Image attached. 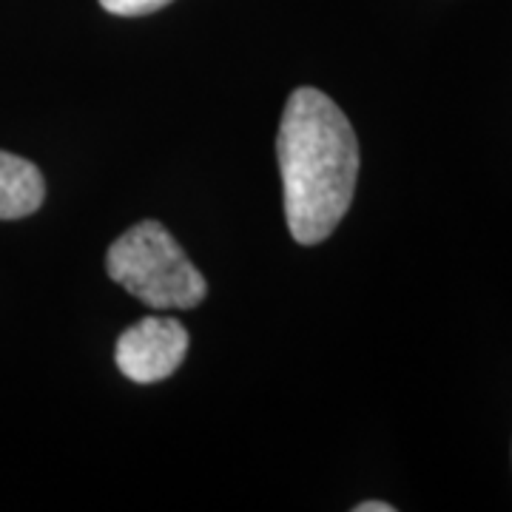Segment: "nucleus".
<instances>
[{
    "label": "nucleus",
    "instance_id": "1",
    "mask_svg": "<svg viewBox=\"0 0 512 512\" xmlns=\"http://www.w3.org/2000/svg\"><path fill=\"white\" fill-rule=\"evenodd\" d=\"M288 231L299 245H319L348 214L359 143L328 94L302 86L288 97L276 137Z\"/></svg>",
    "mask_w": 512,
    "mask_h": 512
},
{
    "label": "nucleus",
    "instance_id": "2",
    "mask_svg": "<svg viewBox=\"0 0 512 512\" xmlns=\"http://www.w3.org/2000/svg\"><path fill=\"white\" fill-rule=\"evenodd\" d=\"M106 271L120 288L154 311H188L208 293L205 276L191 265L168 228L154 220L137 222L111 242Z\"/></svg>",
    "mask_w": 512,
    "mask_h": 512
},
{
    "label": "nucleus",
    "instance_id": "3",
    "mask_svg": "<svg viewBox=\"0 0 512 512\" xmlns=\"http://www.w3.org/2000/svg\"><path fill=\"white\" fill-rule=\"evenodd\" d=\"M188 342L183 322L171 316H146L120 333L114 359L128 382H163L183 365Z\"/></svg>",
    "mask_w": 512,
    "mask_h": 512
},
{
    "label": "nucleus",
    "instance_id": "4",
    "mask_svg": "<svg viewBox=\"0 0 512 512\" xmlns=\"http://www.w3.org/2000/svg\"><path fill=\"white\" fill-rule=\"evenodd\" d=\"M46 197V183L35 163L0 151V220H23L35 214Z\"/></svg>",
    "mask_w": 512,
    "mask_h": 512
},
{
    "label": "nucleus",
    "instance_id": "5",
    "mask_svg": "<svg viewBox=\"0 0 512 512\" xmlns=\"http://www.w3.org/2000/svg\"><path fill=\"white\" fill-rule=\"evenodd\" d=\"M171 0H100V6L111 12V15H120V18H140V15H151L157 9L168 6Z\"/></svg>",
    "mask_w": 512,
    "mask_h": 512
},
{
    "label": "nucleus",
    "instance_id": "6",
    "mask_svg": "<svg viewBox=\"0 0 512 512\" xmlns=\"http://www.w3.org/2000/svg\"><path fill=\"white\" fill-rule=\"evenodd\" d=\"M356 512H396L393 504H382V501H365V504H356Z\"/></svg>",
    "mask_w": 512,
    "mask_h": 512
}]
</instances>
